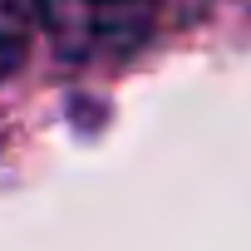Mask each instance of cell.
I'll list each match as a JSON object with an SVG mask.
<instances>
[{"label":"cell","instance_id":"6da1fadb","mask_svg":"<svg viewBox=\"0 0 251 251\" xmlns=\"http://www.w3.org/2000/svg\"><path fill=\"white\" fill-rule=\"evenodd\" d=\"M40 25L59 59L103 64L133 54L153 35L158 0H40Z\"/></svg>","mask_w":251,"mask_h":251},{"label":"cell","instance_id":"7a4b0ae2","mask_svg":"<svg viewBox=\"0 0 251 251\" xmlns=\"http://www.w3.org/2000/svg\"><path fill=\"white\" fill-rule=\"evenodd\" d=\"M35 15H40V0H0V79L25 59Z\"/></svg>","mask_w":251,"mask_h":251}]
</instances>
